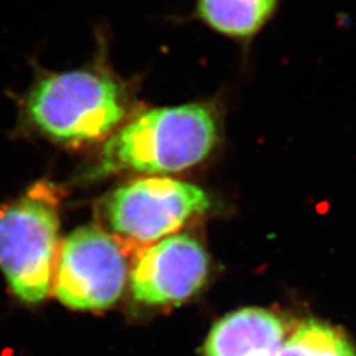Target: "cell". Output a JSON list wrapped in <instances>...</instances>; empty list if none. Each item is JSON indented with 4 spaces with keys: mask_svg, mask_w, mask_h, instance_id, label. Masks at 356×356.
Masks as SVG:
<instances>
[{
    "mask_svg": "<svg viewBox=\"0 0 356 356\" xmlns=\"http://www.w3.org/2000/svg\"><path fill=\"white\" fill-rule=\"evenodd\" d=\"M276 356H356V350L340 328L307 319L285 337Z\"/></svg>",
    "mask_w": 356,
    "mask_h": 356,
    "instance_id": "9c48e42d",
    "label": "cell"
},
{
    "mask_svg": "<svg viewBox=\"0 0 356 356\" xmlns=\"http://www.w3.org/2000/svg\"><path fill=\"white\" fill-rule=\"evenodd\" d=\"M57 199L38 184L0 208V270L10 291L30 305L48 297L60 254Z\"/></svg>",
    "mask_w": 356,
    "mask_h": 356,
    "instance_id": "3957f363",
    "label": "cell"
},
{
    "mask_svg": "<svg viewBox=\"0 0 356 356\" xmlns=\"http://www.w3.org/2000/svg\"><path fill=\"white\" fill-rule=\"evenodd\" d=\"M129 254L99 226L72 232L61 247L55 267L54 294L76 310H99L113 306L127 285Z\"/></svg>",
    "mask_w": 356,
    "mask_h": 356,
    "instance_id": "5b68a950",
    "label": "cell"
},
{
    "mask_svg": "<svg viewBox=\"0 0 356 356\" xmlns=\"http://www.w3.org/2000/svg\"><path fill=\"white\" fill-rule=\"evenodd\" d=\"M211 202L202 188L166 177L129 181L107 195L99 207L104 230L125 251L138 254L180 230Z\"/></svg>",
    "mask_w": 356,
    "mask_h": 356,
    "instance_id": "277c9868",
    "label": "cell"
},
{
    "mask_svg": "<svg viewBox=\"0 0 356 356\" xmlns=\"http://www.w3.org/2000/svg\"><path fill=\"white\" fill-rule=\"evenodd\" d=\"M131 89L102 51L67 72L40 70L24 97V118L49 140L82 146L108 137L129 115Z\"/></svg>",
    "mask_w": 356,
    "mask_h": 356,
    "instance_id": "6da1fadb",
    "label": "cell"
},
{
    "mask_svg": "<svg viewBox=\"0 0 356 356\" xmlns=\"http://www.w3.org/2000/svg\"><path fill=\"white\" fill-rule=\"evenodd\" d=\"M285 337L282 316L260 307H245L217 322L202 356H276Z\"/></svg>",
    "mask_w": 356,
    "mask_h": 356,
    "instance_id": "52a82bcc",
    "label": "cell"
},
{
    "mask_svg": "<svg viewBox=\"0 0 356 356\" xmlns=\"http://www.w3.org/2000/svg\"><path fill=\"white\" fill-rule=\"evenodd\" d=\"M218 115L211 103L146 110L111 136L99 172L171 174L205 161L218 140Z\"/></svg>",
    "mask_w": 356,
    "mask_h": 356,
    "instance_id": "7a4b0ae2",
    "label": "cell"
},
{
    "mask_svg": "<svg viewBox=\"0 0 356 356\" xmlns=\"http://www.w3.org/2000/svg\"><path fill=\"white\" fill-rule=\"evenodd\" d=\"M281 0H197L196 17L218 35L248 43L277 13Z\"/></svg>",
    "mask_w": 356,
    "mask_h": 356,
    "instance_id": "ba28073f",
    "label": "cell"
},
{
    "mask_svg": "<svg viewBox=\"0 0 356 356\" xmlns=\"http://www.w3.org/2000/svg\"><path fill=\"white\" fill-rule=\"evenodd\" d=\"M208 254L186 233L171 235L137 254L131 267V291L147 306L181 303L207 281Z\"/></svg>",
    "mask_w": 356,
    "mask_h": 356,
    "instance_id": "8992f818",
    "label": "cell"
}]
</instances>
